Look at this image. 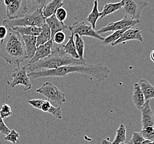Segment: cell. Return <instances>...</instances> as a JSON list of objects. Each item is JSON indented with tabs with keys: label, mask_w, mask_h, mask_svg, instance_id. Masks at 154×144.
<instances>
[{
	"label": "cell",
	"mask_w": 154,
	"mask_h": 144,
	"mask_svg": "<svg viewBox=\"0 0 154 144\" xmlns=\"http://www.w3.org/2000/svg\"><path fill=\"white\" fill-rule=\"evenodd\" d=\"M19 137H20L19 133H18L15 130H12L9 133V134H7L6 137H5V140L15 144L18 140Z\"/></svg>",
	"instance_id": "cell-30"
},
{
	"label": "cell",
	"mask_w": 154,
	"mask_h": 144,
	"mask_svg": "<svg viewBox=\"0 0 154 144\" xmlns=\"http://www.w3.org/2000/svg\"><path fill=\"white\" fill-rule=\"evenodd\" d=\"M45 23L50 28L51 40H53L54 35L57 32L64 31L68 28V26L64 24V22H61L59 20L55 14L45 19Z\"/></svg>",
	"instance_id": "cell-14"
},
{
	"label": "cell",
	"mask_w": 154,
	"mask_h": 144,
	"mask_svg": "<svg viewBox=\"0 0 154 144\" xmlns=\"http://www.w3.org/2000/svg\"><path fill=\"white\" fill-rule=\"evenodd\" d=\"M101 144H113L112 142H110L107 139H103L101 142Z\"/></svg>",
	"instance_id": "cell-39"
},
{
	"label": "cell",
	"mask_w": 154,
	"mask_h": 144,
	"mask_svg": "<svg viewBox=\"0 0 154 144\" xmlns=\"http://www.w3.org/2000/svg\"><path fill=\"white\" fill-rule=\"evenodd\" d=\"M145 140L140 132H134L131 139V142L133 144H141Z\"/></svg>",
	"instance_id": "cell-31"
},
{
	"label": "cell",
	"mask_w": 154,
	"mask_h": 144,
	"mask_svg": "<svg viewBox=\"0 0 154 144\" xmlns=\"http://www.w3.org/2000/svg\"><path fill=\"white\" fill-rule=\"evenodd\" d=\"M85 63L86 60H81L70 57L65 53L60 47H57L52 50L51 53L48 57L34 63L27 64L26 66L27 69L30 72H34L36 70L55 69L66 66Z\"/></svg>",
	"instance_id": "cell-3"
},
{
	"label": "cell",
	"mask_w": 154,
	"mask_h": 144,
	"mask_svg": "<svg viewBox=\"0 0 154 144\" xmlns=\"http://www.w3.org/2000/svg\"><path fill=\"white\" fill-rule=\"evenodd\" d=\"M36 92L43 95L48 101L58 104H63L66 101L65 94L49 82L44 83L39 88L37 89Z\"/></svg>",
	"instance_id": "cell-5"
},
{
	"label": "cell",
	"mask_w": 154,
	"mask_h": 144,
	"mask_svg": "<svg viewBox=\"0 0 154 144\" xmlns=\"http://www.w3.org/2000/svg\"><path fill=\"white\" fill-rule=\"evenodd\" d=\"M129 28H125L122 30L115 31L113 34H110L109 36H108L107 37H105L102 43L105 45H111L116 41H117L123 35L124 32L125 30H127L128 29H129Z\"/></svg>",
	"instance_id": "cell-27"
},
{
	"label": "cell",
	"mask_w": 154,
	"mask_h": 144,
	"mask_svg": "<svg viewBox=\"0 0 154 144\" xmlns=\"http://www.w3.org/2000/svg\"><path fill=\"white\" fill-rule=\"evenodd\" d=\"M12 30H15L21 36H32L37 37L41 31V27L37 26H24L14 27Z\"/></svg>",
	"instance_id": "cell-23"
},
{
	"label": "cell",
	"mask_w": 154,
	"mask_h": 144,
	"mask_svg": "<svg viewBox=\"0 0 154 144\" xmlns=\"http://www.w3.org/2000/svg\"><path fill=\"white\" fill-rule=\"evenodd\" d=\"M116 134L113 144H121L124 143L127 139V130L123 124H121L119 127L116 130Z\"/></svg>",
	"instance_id": "cell-24"
},
{
	"label": "cell",
	"mask_w": 154,
	"mask_h": 144,
	"mask_svg": "<svg viewBox=\"0 0 154 144\" xmlns=\"http://www.w3.org/2000/svg\"><path fill=\"white\" fill-rule=\"evenodd\" d=\"M1 132H0V135H1Z\"/></svg>",
	"instance_id": "cell-45"
},
{
	"label": "cell",
	"mask_w": 154,
	"mask_h": 144,
	"mask_svg": "<svg viewBox=\"0 0 154 144\" xmlns=\"http://www.w3.org/2000/svg\"><path fill=\"white\" fill-rule=\"evenodd\" d=\"M8 18L14 19L28 14V0H4Z\"/></svg>",
	"instance_id": "cell-6"
},
{
	"label": "cell",
	"mask_w": 154,
	"mask_h": 144,
	"mask_svg": "<svg viewBox=\"0 0 154 144\" xmlns=\"http://www.w3.org/2000/svg\"><path fill=\"white\" fill-rule=\"evenodd\" d=\"M124 2L123 0H122L120 2L116 3H109L106 4L104 6L103 9L101 12L100 18H103L107 16L113 14L118 10H120L123 6Z\"/></svg>",
	"instance_id": "cell-20"
},
{
	"label": "cell",
	"mask_w": 154,
	"mask_h": 144,
	"mask_svg": "<svg viewBox=\"0 0 154 144\" xmlns=\"http://www.w3.org/2000/svg\"><path fill=\"white\" fill-rule=\"evenodd\" d=\"M123 12L134 20H140L142 11L148 5L147 2L143 0H123Z\"/></svg>",
	"instance_id": "cell-8"
},
{
	"label": "cell",
	"mask_w": 154,
	"mask_h": 144,
	"mask_svg": "<svg viewBox=\"0 0 154 144\" xmlns=\"http://www.w3.org/2000/svg\"><path fill=\"white\" fill-rule=\"evenodd\" d=\"M11 130L7 127V125L4 123L3 119L0 117V132L1 134H4L5 135H7L9 134Z\"/></svg>",
	"instance_id": "cell-35"
},
{
	"label": "cell",
	"mask_w": 154,
	"mask_h": 144,
	"mask_svg": "<svg viewBox=\"0 0 154 144\" xmlns=\"http://www.w3.org/2000/svg\"><path fill=\"white\" fill-rule=\"evenodd\" d=\"M0 56L7 63L18 67L28 58L22 36L13 30L0 42Z\"/></svg>",
	"instance_id": "cell-2"
},
{
	"label": "cell",
	"mask_w": 154,
	"mask_h": 144,
	"mask_svg": "<svg viewBox=\"0 0 154 144\" xmlns=\"http://www.w3.org/2000/svg\"><path fill=\"white\" fill-rule=\"evenodd\" d=\"M52 106L53 105L51 104L50 101H48V100L47 101L44 100L42 104V105H41L40 110L44 113H48Z\"/></svg>",
	"instance_id": "cell-37"
},
{
	"label": "cell",
	"mask_w": 154,
	"mask_h": 144,
	"mask_svg": "<svg viewBox=\"0 0 154 144\" xmlns=\"http://www.w3.org/2000/svg\"><path fill=\"white\" fill-rule=\"evenodd\" d=\"M127 144H133V143H132V142H131V141L130 140L129 141V142H128Z\"/></svg>",
	"instance_id": "cell-43"
},
{
	"label": "cell",
	"mask_w": 154,
	"mask_h": 144,
	"mask_svg": "<svg viewBox=\"0 0 154 144\" xmlns=\"http://www.w3.org/2000/svg\"><path fill=\"white\" fill-rule=\"evenodd\" d=\"M131 98L135 107L139 110H140L143 107L146 102L143 91L138 83H135L134 84L133 92Z\"/></svg>",
	"instance_id": "cell-15"
},
{
	"label": "cell",
	"mask_w": 154,
	"mask_h": 144,
	"mask_svg": "<svg viewBox=\"0 0 154 144\" xmlns=\"http://www.w3.org/2000/svg\"><path fill=\"white\" fill-rule=\"evenodd\" d=\"M66 40V34L63 31L58 32L54 35L53 38V41L56 43L60 44L63 43Z\"/></svg>",
	"instance_id": "cell-34"
},
{
	"label": "cell",
	"mask_w": 154,
	"mask_h": 144,
	"mask_svg": "<svg viewBox=\"0 0 154 144\" xmlns=\"http://www.w3.org/2000/svg\"><path fill=\"white\" fill-rule=\"evenodd\" d=\"M101 12L98 10V2L97 0H94V6L92 11L87 16L86 21L90 24L91 26L94 30L96 28V24L97 21L100 18Z\"/></svg>",
	"instance_id": "cell-19"
},
{
	"label": "cell",
	"mask_w": 154,
	"mask_h": 144,
	"mask_svg": "<svg viewBox=\"0 0 154 144\" xmlns=\"http://www.w3.org/2000/svg\"><path fill=\"white\" fill-rule=\"evenodd\" d=\"M74 40L75 47L76 49L77 54L79 57V59L85 60L84 59V52H85V42L82 38L77 34H74Z\"/></svg>",
	"instance_id": "cell-25"
},
{
	"label": "cell",
	"mask_w": 154,
	"mask_h": 144,
	"mask_svg": "<svg viewBox=\"0 0 154 144\" xmlns=\"http://www.w3.org/2000/svg\"><path fill=\"white\" fill-rule=\"evenodd\" d=\"M150 101L145 102L141 109L142 129L147 127H154V114L150 105Z\"/></svg>",
	"instance_id": "cell-13"
},
{
	"label": "cell",
	"mask_w": 154,
	"mask_h": 144,
	"mask_svg": "<svg viewBox=\"0 0 154 144\" xmlns=\"http://www.w3.org/2000/svg\"><path fill=\"white\" fill-rule=\"evenodd\" d=\"M144 94L145 101L154 99V86L145 79H141L138 83Z\"/></svg>",
	"instance_id": "cell-18"
},
{
	"label": "cell",
	"mask_w": 154,
	"mask_h": 144,
	"mask_svg": "<svg viewBox=\"0 0 154 144\" xmlns=\"http://www.w3.org/2000/svg\"><path fill=\"white\" fill-rule=\"evenodd\" d=\"M7 32H8V30L6 27L3 25L0 26V40H3L7 36Z\"/></svg>",
	"instance_id": "cell-38"
},
{
	"label": "cell",
	"mask_w": 154,
	"mask_h": 144,
	"mask_svg": "<svg viewBox=\"0 0 154 144\" xmlns=\"http://www.w3.org/2000/svg\"><path fill=\"white\" fill-rule=\"evenodd\" d=\"M86 74L94 78L98 82L106 81L111 73V69L103 63L71 65L60 67L55 69L36 70L28 74L29 78L38 79L44 77H64L70 73Z\"/></svg>",
	"instance_id": "cell-1"
},
{
	"label": "cell",
	"mask_w": 154,
	"mask_h": 144,
	"mask_svg": "<svg viewBox=\"0 0 154 144\" xmlns=\"http://www.w3.org/2000/svg\"><path fill=\"white\" fill-rule=\"evenodd\" d=\"M54 46V41L53 40H49L46 43L40 45L37 47V50L33 57L30 58L28 62V64L36 63L39 60L43 59L44 58L48 57L52 52V48Z\"/></svg>",
	"instance_id": "cell-12"
},
{
	"label": "cell",
	"mask_w": 154,
	"mask_h": 144,
	"mask_svg": "<svg viewBox=\"0 0 154 144\" xmlns=\"http://www.w3.org/2000/svg\"><path fill=\"white\" fill-rule=\"evenodd\" d=\"M55 15L59 20L64 22L67 17V11L63 7H60L56 11Z\"/></svg>",
	"instance_id": "cell-32"
},
{
	"label": "cell",
	"mask_w": 154,
	"mask_h": 144,
	"mask_svg": "<svg viewBox=\"0 0 154 144\" xmlns=\"http://www.w3.org/2000/svg\"><path fill=\"white\" fill-rule=\"evenodd\" d=\"M48 113L53 115L56 119L60 120L63 118L62 111L60 107H55L53 105L50 108V110L49 111Z\"/></svg>",
	"instance_id": "cell-33"
},
{
	"label": "cell",
	"mask_w": 154,
	"mask_h": 144,
	"mask_svg": "<svg viewBox=\"0 0 154 144\" xmlns=\"http://www.w3.org/2000/svg\"><path fill=\"white\" fill-rule=\"evenodd\" d=\"M125 144V142H124V143H122V144Z\"/></svg>",
	"instance_id": "cell-44"
},
{
	"label": "cell",
	"mask_w": 154,
	"mask_h": 144,
	"mask_svg": "<svg viewBox=\"0 0 154 144\" xmlns=\"http://www.w3.org/2000/svg\"><path fill=\"white\" fill-rule=\"evenodd\" d=\"M67 30L72 34H77L81 37H89L94 38L103 42L104 37L98 34L91 26L88 25L85 22H76L72 26H68Z\"/></svg>",
	"instance_id": "cell-9"
},
{
	"label": "cell",
	"mask_w": 154,
	"mask_h": 144,
	"mask_svg": "<svg viewBox=\"0 0 154 144\" xmlns=\"http://www.w3.org/2000/svg\"><path fill=\"white\" fill-rule=\"evenodd\" d=\"M150 57L151 60L154 62V50L151 52Z\"/></svg>",
	"instance_id": "cell-40"
},
{
	"label": "cell",
	"mask_w": 154,
	"mask_h": 144,
	"mask_svg": "<svg viewBox=\"0 0 154 144\" xmlns=\"http://www.w3.org/2000/svg\"><path fill=\"white\" fill-rule=\"evenodd\" d=\"M148 144H154V141H150V142H149V143Z\"/></svg>",
	"instance_id": "cell-42"
},
{
	"label": "cell",
	"mask_w": 154,
	"mask_h": 144,
	"mask_svg": "<svg viewBox=\"0 0 154 144\" xmlns=\"http://www.w3.org/2000/svg\"><path fill=\"white\" fill-rule=\"evenodd\" d=\"M26 65L19 66L14 70L11 75V81L8 82V84L11 87L14 88L17 85H21L24 87V91H29L32 87L30 82V78L27 73Z\"/></svg>",
	"instance_id": "cell-7"
},
{
	"label": "cell",
	"mask_w": 154,
	"mask_h": 144,
	"mask_svg": "<svg viewBox=\"0 0 154 144\" xmlns=\"http://www.w3.org/2000/svg\"><path fill=\"white\" fill-rule=\"evenodd\" d=\"M149 142H150V141L147 140H145L141 144H148L149 143Z\"/></svg>",
	"instance_id": "cell-41"
},
{
	"label": "cell",
	"mask_w": 154,
	"mask_h": 144,
	"mask_svg": "<svg viewBox=\"0 0 154 144\" xmlns=\"http://www.w3.org/2000/svg\"><path fill=\"white\" fill-rule=\"evenodd\" d=\"M140 20H132L130 17L125 16L122 20L117 22H113L97 30L98 34H102L108 32H115L117 30H122L127 28L133 27L140 24Z\"/></svg>",
	"instance_id": "cell-10"
},
{
	"label": "cell",
	"mask_w": 154,
	"mask_h": 144,
	"mask_svg": "<svg viewBox=\"0 0 154 144\" xmlns=\"http://www.w3.org/2000/svg\"><path fill=\"white\" fill-rule=\"evenodd\" d=\"M64 52L75 59H79L75 47L74 34H71L69 37V40L66 44L62 46L61 48Z\"/></svg>",
	"instance_id": "cell-22"
},
{
	"label": "cell",
	"mask_w": 154,
	"mask_h": 144,
	"mask_svg": "<svg viewBox=\"0 0 154 144\" xmlns=\"http://www.w3.org/2000/svg\"><path fill=\"white\" fill-rule=\"evenodd\" d=\"M12 114H13V112L11 110L10 106L5 103L3 104L1 107V109L0 110V117L4 119L10 117Z\"/></svg>",
	"instance_id": "cell-29"
},
{
	"label": "cell",
	"mask_w": 154,
	"mask_h": 144,
	"mask_svg": "<svg viewBox=\"0 0 154 144\" xmlns=\"http://www.w3.org/2000/svg\"><path fill=\"white\" fill-rule=\"evenodd\" d=\"M140 133L145 140L150 141H154V127H147L142 129Z\"/></svg>",
	"instance_id": "cell-28"
},
{
	"label": "cell",
	"mask_w": 154,
	"mask_h": 144,
	"mask_svg": "<svg viewBox=\"0 0 154 144\" xmlns=\"http://www.w3.org/2000/svg\"><path fill=\"white\" fill-rule=\"evenodd\" d=\"M51 0H28V14L33 12L34 11L43 8Z\"/></svg>",
	"instance_id": "cell-26"
},
{
	"label": "cell",
	"mask_w": 154,
	"mask_h": 144,
	"mask_svg": "<svg viewBox=\"0 0 154 144\" xmlns=\"http://www.w3.org/2000/svg\"><path fill=\"white\" fill-rule=\"evenodd\" d=\"M43 101V99H32L28 101V103L34 108L40 110L41 105Z\"/></svg>",
	"instance_id": "cell-36"
},
{
	"label": "cell",
	"mask_w": 154,
	"mask_h": 144,
	"mask_svg": "<svg viewBox=\"0 0 154 144\" xmlns=\"http://www.w3.org/2000/svg\"><path fill=\"white\" fill-rule=\"evenodd\" d=\"M137 40L143 42L144 39L142 35V31L139 28H130L125 30L117 41L112 44V46H116L119 44H125L128 41Z\"/></svg>",
	"instance_id": "cell-11"
},
{
	"label": "cell",
	"mask_w": 154,
	"mask_h": 144,
	"mask_svg": "<svg viewBox=\"0 0 154 144\" xmlns=\"http://www.w3.org/2000/svg\"><path fill=\"white\" fill-rule=\"evenodd\" d=\"M28 58L33 57L37 50V37L32 36H22Z\"/></svg>",
	"instance_id": "cell-17"
},
{
	"label": "cell",
	"mask_w": 154,
	"mask_h": 144,
	"mask_svg": "<svg viewBox=\"0 0 154 144\" xmlns=\"http://www.w3.org/2000/svg\"><path fill=\"white\" fill-rule=\"evenodd\" d=\"M42 8H38L33 12L28 14L22 17L9 19L2 21L3 26L6 27L7 30H12L14 27L37 26L41 27L45 23V18L44 17Z\"/></svg>",
	"instance_id": "cell-4"
},
{
	"label": "cell",
	"mask_w": 154,
	"mask_h": 144,
	"mask_svg": "<svg viewBox=\"0 0 154 144\" xmlns=\"http://www.w3.org/2000/svg\"><path fill=\"white\" fill-rule=\"evenodd\" d=\"M64 0H51L42 8L44 17L45 18L55 14L58 8L64 5Z\"/></svg>",
	"instance_id": "cell-16"
},
{
	"label": "cell",
	"mask_w": 154,
	"mask_h": 144,
	"mask_svg": "<svg viewBox=\"0 0 154 144\" xmlns=\"http://www.w3.org/2000/svg\"><path fill=\"white\" fill-rule=\"evenodd\" d=\"M51 40V30L46 23L41 27L40 34L37 37V47Z\"/></svg>",
	"instance_id": "cell-21"
}]
</instances>
